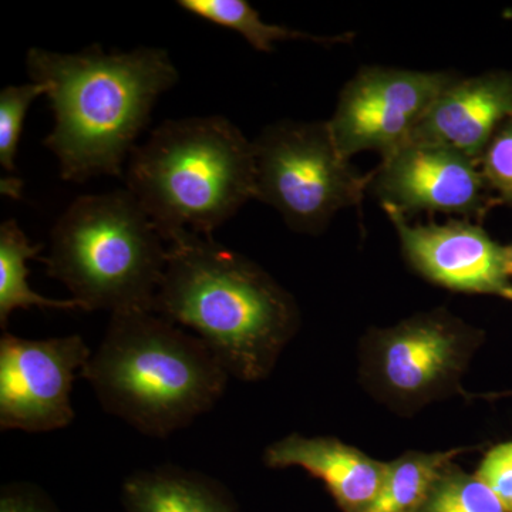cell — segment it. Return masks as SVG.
Returning <instances> with one entry per match:
<instances>
[{
  "label": "cell",
  "mask_w": 512,
  "mask_h": 512,
  "mask_svg": "<svg viewBox=\"0 0 512 512\" xmlns=\"http://www.w3.org/2000/svg\"><path fill=\"white\" fill-rule=\"evenodd\" d=\"M420 512H508L493 491L476 476L450 464Z\"/></svg>",
  "instance_id": "ac0fdd59"
},
{
  "label": "cell",
  "mask_w": 512,
  "mask_h": 512,
  "mask_svg": "<svg viewBox=\"0 0 512 512\" xmlns=\"http://www.w3.org/2000/svg\"><path fill=\"white\" fill-rule=\"evenodd\" d=\"M121 503L127 512H239L217 480L174 466L131 474L121 488Z\"/></svg>",
  "instance_id": "5bb4252c"
},
{
  "label": "cell",
  "mask_w": 512,
  "mask_h": 512,
  "mask_svg": "<svg viewBox=\"0 0 512 512\" xmlns=\"http://www.w3.org/2000/svg\"><path fill=\"white\" fill-rule=\"evenodd\" d=\"M26 64L32 82L46 87L55 117L43 144L72 183L123 177L158 97L178 82L167 50L156 47L106 53L93 45L70 55L33 47Z\"/></svg>",
  "instance_id": "6da1fadb"
},
{
  "label": "cell",
  "mask_w": 512,
  "mask_h": 512,
  "mask_svg": "<svg viewBox=\"0 0 512 512\" xmlns=\"http://www.w3.org/2000/svg\"><path fill=\"white\" fill-rule=\"evenodd\" d=\"M255 200L274 207L288 227L318 235L345 208L362 204L370 174L342 156L328 121H278L254 141Z\"/></svg>",
  "instance_id": "8992f818"
},
{
  "label": "cell",
  "mask_w": 512,
  "mask_h": 512,
  "mask_svg": "<svg viewBox=\"0 0 512 512\" xmlns=\"http://www.w3.org/2000/svg\"><path fill=\"white\" fill-rule=\"evenodd\" d=\"M476 476L493 491L505 510L512 512V441L491 448Z\"/></svg>",
  "instance_id": "44dd1931"
},
{
  "label": "cell",
  "mask_w": 512,
  "mask_h": 512,
  "mask_svg": "<svg viewBox=\"0 0 512 512\" xmlns=\"http://www.w3.org/2000/svg\"><path fill=\"white\" fill-rule=\"evenodd\" d=\"M168 245L127 188L83 195L56 221L47 275L62 282L82 311H151Z\"/></svg>",
  "instance_id": "5b68a950"
},
{
  "label": "cell",
  "mask_w": 512,
  "mask_h": 512,
  "mask_svg": "<svg viewBox=\"0 0 512 512\" xmlns=\"http://www.w3.org/2000/svg\"><path fill=\"white\" fill-rule=\"evenodd\" d=\"M460 77L456 72L362 67L343 87L328 120L340 153L348 160L369 150L389 156L409 141L431 104Z\"/></svg>",
  "instance_id": "ba28073f"
},
{
  "label": "cell",
  "mask_w": 512,
  "mask_h": 512,
  "mask_svg": "<svg viewBox=\"0 0 512 512\" xmlns=\"http://www.w3.org/2000/svg\"><path fill=\"white\" fill-rule=\"evenodd\" d=\"M92 350L82 336L0 339V427L26 433L64 429L76 417L72 400Z\"/></svg>",
  "instance_id": "9c48e42d"
},
{
  "label": "cell",
  "mask_w": 512,
  "mask_h": 512,
  "mask_svg": "<svg viewBox=\"0 0 512 512\" xmlns=\"http://www.w3.org/2000/svg\"><path fill=\"white\" fill-rule=\"evenodd\" d=\"M505 261H507V271L512 276V244L505 247Z\"/></svg>",
  "instance_id": "603a6c76"
},
{
  "label": "cell",
  "mask_w": 512,
  "mask_h": 512,
  "mask_svg": "<svg viewBox=\"0 0 512 512\" xmlns=\"http://www.w3.org/2000/svg\"><path fill=\"white\" fill-rule=\"evenodd\" d=\"M124 178L165 241L212 238L255 200L254 143L225 117L167 120L131 151Z\"/></svg>",
  "instance_id": "277c9868"
},
{
  "label": "cell",
  "mask_w": 512,
  "mask_h": 512,
  "mask_svg": "<svg viewBox=\"0 0 512 512\" xmlns=\"http://www.w3.org/2000/svg\"><path fill=\"white\" fill-rule=\"evenodd\" d=\"M512 117V70L460 77L431 104L406 144L451 148L480 161L497 128Z\"/></svg>",
  "instance_id": "7c38bea8"
},
{
  "label": "cell",
  "mask_w": 512,
  "mask_h": 512,
  "mask_svg": "<svg viewBox=\"0 0 512 512\" xmlns=\"http://www.w3.org/2000/svg\"><path fill=\"white\" fill-rule=\"evenodd\" d=\"M42 244H32L15 220L0 225V326L6 329L16 309H82L74 299H49L29 286V259H39Z\"/></svg>",
  "instance_id": "9a60e30c"
},
{
  "label": "cell",
  "mask_w": 512,
  "mask_h": 512,
  "mask_svg": "<svg viewBox=\"0 0 512 512\" xmlns=\"http://www.w3.org/2000/svg\"><path fill=\"white\" fill-rule=\"evenodd\" d=\"M369 191L382 205L402 212H441L481 222L500 201L480 161L451 148L404 144L370 174Z\"/></svg>",
  "instance_id": "30bf717a"
},
{
  "label": "cell",
  "mask_w": 512,
  "mask_h": 512,
  "mask_svg": "<svg viewBox=\"0 0 512 512\" xmlns=\"http://www.w3.org/2000/svg\"><path fill=\"white\" fill-rule=\"evenodd\" d=\"M0 512H59L53 501L33 484L13 483L0 491Z\"/></svg>",
  "instance_id": "7402d4cb"
},
{
  "label": "cell",
  "mask_w": 512,
  "mask_h": 512,
  "mask_svg": "<svg viewBox=\"0 0 512 512\" xmlns=\"http://www.w3.org/2000/svg\"><path fill=\"white\" fill-rule=\"evenodd\" d=\"M111 416L165 439L210 412L228 372L197 335L151 311L110 316L82 375Z\"/></svg>",
  "instance_id": "3957f363"
},
{
  "label": "cell",
  "mask_w": 512,
  "mask_h": 512,
  "mask_svg": "<svg viewBox=\"0 0 512 512\" xmlns=\"http://www.w3.org/2000/svg\"><path fill=\"white\" fill-rule=\"evenodd\" d=\"M503 18L507 20H512V8L504 10Z\"/></svg>",
  "instance_id": "cb8c5ba5"
},
{
  "label": "cell",
  "mask_w": 512,
  "mask_h": 512,
  "mask_svg": "<svg viewBox=\"0 0 512 512\" xmlns=\"http://www.w3.org/2000/svg\"><path fill=\"white\" fill-rule=\"evenodd\" d=\"M265 464L308 471L323 481L342 512H365L375 503L386 477V463L330 437L291 434L266 448Z\"/></svg>",
  "instance_id": "4fadbf2b"
},
{
  "label": "cell",
  "mask_w": 512,
  "mask_h": 512,
  "mask_svg": "<svg viewBox=\"0 0 512 512\" xmlns=\"http://www.w3.org/2000/svg\"><path fill=\"white\" fill-rule=\"evenodd\" d=\"M480 340L478 330L443 309L419 313L370 335V377L394 403L429 402L458 383Z\"/></svg>",
  "instance_id": "52a82bcc"
},
{
  "label": "cell",
  "mask_w": 512,
  "mask_h": 512,
  "mask_svg": "<svg viewBox=\"0 0 512 512\" xmlns=\"http://www.w3.org/2000/svg\"><path fill=\"white\" fill-rule=\"evenodd\" d=\"M177 5L197 18L234 30L258 52H274L275 43L286 42V40H309L322 45H336V43L350 42L352 37V35L315 36L285 28V26L269 25L261 19V15L249 5L247 0H178Z\"/></svg>",
  "instance_id": "e0dca14e"
},
{
  "label": "cell",
  "mask_w": 512,
  "mask_h": 512,
  "mask_svg": "<svg viewBox=\"0 0 512 512\" xmlns=\"http://www.w3.org/2000/svg\"><path fill=\"white\" fill-rule=\"evenodd\" d=\"M153 312L194 330L228 375L265 379L299 328V311L261 266L212 238L178 231Z\"/></svg>",
  "instance_id": "7a4b0ae2"
},
{
  "label": "cell",
  "mask_w": 512,
  "mask_h": 512,
  "mask_svg": "<svg viewBox=\"0 0 512 512\" xmlns=\"http://www.w3.org/2000/svg\"><path fill=\"white\" fill-rule=\"evenodd\" d=\"M382 208L399 235L404 258L417 274L450 291L512 301L505 247L480 224L453 220L441 225H410L402 212L389 205Z\"/></svg>",
  "instance_id": "8fae6325"
},
{
  "label": "cell",
  "mask_w": 512,
  "mask_h": 512,
  "mask_svg": "<svg viewBox=\"0 0 512 512\" xmlns=\"http://www.w3.org/2000/svg\"><path fill=\"white\" fill-rule=\"evenodd\" d=\"M480 165L497 200L512 208V117L497 128Z\"/></svg>",
  "instance_id": "ffe728a7"
},
{
  "label": "cell",
  "mask_w": 512,
  "mask_h": 512,
  "mask_svg": "<svg viewBox=\"0 0 512 512\" xmlns=\"http://www.w3.org/2000/svg\"><path fill=\"white\" fill-rule=\"evenodd\" d=\"M461 451L464 448L439 453L407 451L386 463L382 490L365 512H420L443 471Z\"/></svg>",
  "instance_id": "2e32d148"
},
{
  "label": "cell",
  "mask_w": 512,
  "mask_h": 512,
  "mask_svg": "<svg viewBox=\"0 0 512 512\" xmlns=\"http://www.w3.org/2000/svg\"><path fill=\"white\" fill-rule=\"evenodd\" d=\"M46 87L39 83L8 86L0 93V164L9 173L16 171L20 134L30 104Z\"/></svg>",
  "instance_id": "d6986e66"
}]
</instances>
